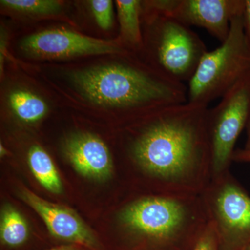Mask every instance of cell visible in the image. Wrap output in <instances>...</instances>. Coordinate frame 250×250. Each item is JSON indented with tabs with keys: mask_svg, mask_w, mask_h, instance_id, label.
I'll return each instance as SVG.
<instances>
[{
	"mask_svg": "<svg viewBox=\"0 0 250 250\" xmlns=\"http://www.w3.org/2000/svg\"><path fill=\"white\" fill-rule=\"evenodd\" d=\"M247 250H250V246L248 248V249H247Z\"/></svg>",
	"mask_w": 250,
	"mask_h": 250,
	"instance_id": "cell-24",
	"label": "cell"
},
{
	"mask_svg": "<svg viewBox=\"0 0 250 250\" xmlns=\"http://www.w3.org/2000/svg\"><path fill=\"white\" fill-rule=\"evenodd\" d=\"M192 250H220L218 235L213 224L208 222Z\"/></svg>",
	"mask_w": 250,
	"mask_h": 250,
	"instance_id": "cell-18",
	"label": "cell"
},
{
	"mask_svg": "<svg viewBox=\"0 0 250 250\" xmlns=\"http://www.w3.org/2000/svg\"><path fill=\"white\" fill-rule=\"evenodd\" d=\"M19 195L40 215L54 238L87 250H105L96 235L73 210L46 201L25 188L20 190Z\"/></svg>",
	"mask_w": 250,
	"mask_h": 250,
	"instance_id": "cell-9",
	"label": "cell"
},
{
	"mask_svg": "<svg viewBox=\"0 0 250 250\" xmlns=\"http://www.w3.org/2000/svg\"><path fill=\"white\" fill-rule=\"evenodd\" d=\"M118 250H192L208 223L201 195L147 192L117 215Z\"/></svg>",
	"mask_w": 250,
	"mask_h": 250,
	"instance_id": "cell-2",
	"label": "cell"
},
{
	"mask_svg": "<svg viewBox=\"0 0 250 250\" xmlns=\"http://www.w3.org/2000/svg\"><path fill=\"white\" fill-rule=\"evenodd\" d=\"M200 195L220 250H247L250 246L249 192L228 172L211 179Z\"/></svg>",
	"mask_w": 250,
	"mask_h": 250,
	"instance_id": "cell-6",
	"label": "cell"
},
{
	"mask_svg": "<svg viewBox=\"0 0 250 250\" xmlns=\"http://www.w3.org/2000/svg\"><path fill=\"white\" fill-rule=\"evenodd\" d=\"M47 250H87L78 245L64 244Z\"/></svg>",
	"mask_w": 250,
	"mask_h": 250,
	"instance_id": "cell-21",
	"label": "cell"
},
{
	"mask_svg": "<svg viewBox=\"0 0 250 250\" xmlns=\"http://www.w3.org/2000/svg\"><path fill=\"white\" fill-rule=\"evenodd\" d=\"M244 149L250 151V118L248 126H247V140Z\"/></svg>",
	"mask_w": 250,
	"mask_h": 250,
	"instance_id": "cell-22",
	"label": "cell"
},
{
	"mask_svg": "<svg viewBox=\"0 0 250 250\" xmlns=\"http://www.w3.org/2000/svg\"><path fill=\"white\" fill-rule=\"evenodd\" d=\"M244 9L245 0H172L167 16L188 27L203 28L222 43L228 39L231 21Z\"/></svg>",
	"mask_w": 250,
	"mask_h": 250,
	"instance_id": "cell-10",
	"label": "cell"
},
{
	"mask_svg": "<svg viewBox=\"0 0 250 250\" xmlns=\"http://www.w3.org/2000/svg\"><path fill=\"white\" fill-rule=\"evenodd\" d=\"M29 237V228L22 215L12 206H4L0 224L1 245L8 249H16L25 244Z\"/></svg>",
	"mask_w": 250,
	"mask_h": 250,
	"instance_id": "cell-14",
	"label": "cell"
},
{
	"mask_svg": "<svg viewBox=\"0 0 250 250\" xmlns=\"http://www.w3.org/2000/svg\"><path fill=\"white\" fill-rule=\"evenodd\" d=\"M0 154H1V157L7 154V152H6V149H5V147L2 146L1 143V145H0Z\"/></svg>",
	"mask_w": 250,
	"mask_h": 250,
	"instance_id": "cell-23",
	"label": "cell"
},
{
	"mask_svg": "<svg viewBox=\"0 0 250 250\" xmlns=\"http://www.w3.org/2000/svg\"><path fill=\"white\" fill-rule=\"evenodd\" d=\"M90 4L99 27L104 30L110 29L113 24V1L93 0Z\"/></svg>",
	"mask_w": 250,
	"mask_h": 250,
	"instance_id": "cell-17",
	"label": "cell"
},
{
	"mask_svg": "<svg viewBox=\"0 0 250 250\" xmlns=\"http://www.w3.org/2000/svg\"><path fill=\"white\" fill-rule=\"evenodd\" d=\"M70 79L84 98L101 106L138 111L188 102L185 83L132 62L75 72Z\"/></svg>",
	"mask_w": 250,
	"mask_h": 250,
	"instance_id": "cell-3",
	"label": "cell"
},
{
	"mask_svg": "<svg viewBox=\"0 0 250 250\" xmlns=\"http://www.w3.org/2000/svg\"><path fill=\"white\" fill-rule=\"evenodd\" d=\"M1 4L18 12L31 15H52L62 10V4L54 0H1Z\"/></svg>",
	"mask_w": 250,
	"mask_h": 250,
	"instance_id": "cell-16",
	"label": "cell"
},
{
	"mask_svg": "<svg viewBox=\"0 0 250 250\" xmlns=\"http://www.w3.org/2000/svg\"><path fill=\"white\" fill-rule=\"evenodd\" d=\"M243 15L232 20L228 39L215 50L206 52L188 82V102L208 106L250 75V48Z\"/></svg>",
	"mask_w": 250,
	"mask_h": 250,
	"instance_id": "cell-4",
	"label": "cell"
},
{
	"mask_svg": "<svg viewBox=\"0 0 250 250\" xmlns=\"http://www.w3.org/2000/svg\"><path fill=\"white\" fill-rule=\"evenodd\" d=\"M250 118V75L208 108L207 128L211 159V179L229 172L235 146Z\"/></svg>",
	"mask_w": 250,
	"mask_h": 250,
	"instance_id": "cell-7",
	"label": "cell"
},
{
	"mask_svg": "<svg viewBox=\"0 0 250 250\" xmlns=\"http://www.w3.org/2000/svg\"><path fill=\"white\" fill-rule=\"evenodd\" d=\"M10 107L21 121L35 123L45 116L48 107L40 97L26 90H16L9 96Z\"/></svg>",
	"mask_w": 250,
	"mask_h": 250,
	"instance_id": "cell-15",
	"label": "cell"
},
{
	"mask_svg": "<svg viewBox=\"0 0 250 250\" xmlns=\"http://www.w3.org/2000/svg\"><path fill=\"white\" fill-rule=\"evenodd\" d=\"M118 21L120 23L121 41L120 44L129 49H143L142 1L139 0H117ZM124 48V47H123Z\"/></svg>",
	"mask_w": 250,
	"mask_h": 250,
	"instance_id": "cell-12",
	"label": "cell"
},
{
	"mask_svg": "<svg viewBox=\"0 0 250 250\" xmlns=\"http://www.w3.org/2000/svg\"><path fill=\"white\" fill-rule=\"evenodd\" d=\"M243 18L245 35L250 48V0H245V9Z\"/></svg>",
	"mask_w": 250,
	"mask_h": 250,
	"instance_id": "cell-19",
	"label": "cell"
},
{
	"mask_svg": "<svg viewBox=\"0 0 250 250\" xmlns=\"http://www.w3.org/2000/svg\"><path fill=\"white\" fill-rule=\"evenodd\" d=\"M232 161L250 164V151L245 149H236L233 154Z\"/></svg>",
	"mask_w": 250,
	"mask_h": 250,
	"instance_id": "cell-20",
	"label": "cell"
},
{
	"mask_svg": "<svg viewBox=\"0 0 250 250\" xmlns=\"http://www.w3.org/2000/svg\"><path fill=\"white\" fill-rule=\"evenodd\" d=\"M23 52L41 59H66L85 55L122 54L128 52L116 41L101 40L65 29L36 33L22 41Z\"/></svg>",
	"mask_w": 250,
	"mask_h": 250,
	"instance_id": "cell-8",
	"label": "cell"
},
{
	"mask_svg": "<svg viewBox=\"0 0 250 250\" xmlns=\"http://www.w3.org/2000/svg\"><path fill=\"white\" fill-rule=\"evenodd\" d=\"M63 152L72 167L83 177L98 181L111 177L113 170L111 153L96 135H71L64 143Z\"/></svg>",
	"mask_w": 250,
	"mask_h": 250,
	"instance_id": "cell-11",
	"label": "cell"
},
{
	"mask_svg": "<svg viewBox=\"0 0 250 250\" xmlns=\"http://www.w3.org/2000/svg\"><path fill=\"white\" fill-rule=\"evenodd\" d=\"M208 106L153 109L130 136L127 157L152 193L200 195L211 181Z\"/></svg>",
	"mask_w": 250,
	"mask_h": 250,
	"instance_id": "cell-1",
	"label": "cell"
},
{
	"mask_svg": "<svg viewBox=\"0 0 250 250\" xmlns=\"http://www.w3.org/2000/svg\"><path fill=\"white\" fill-rule=\"evenodd\" d=\"M27 159L31 172L39 183L52 193H62V179L48 153L40 146H34L28 152Z\"/></svg>",
	"mask_w": 250,
	"mask_h": 250,
	"instance_id": "cell-13",
	"label": "cell"
},
{
	"mask_svg": "<svg viewBox=\"0 0 250 250\" xmlns=\"http://www.w3.org/2000/svg\"><path fill=\"white\" fill-rule=\"evenodd\" d=\"M149 11L147 41L143 42H149L154 68L171 80L188 83L207 52L205 42L175 18Z\"/></svg>",
	"mask_w": 250,
	"mask_h": 250,
	"instance_id": "cell-5",
	"label": "cell"
}]
</instances>
